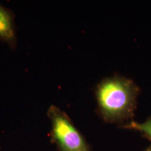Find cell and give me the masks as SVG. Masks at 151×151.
I'll return each mask as SVG.
<instances>
[{"mask_svg": "<svg viewBox=\"0 0 151 151\" xmlns=\"http://www.w3.org/2000/svg\"><path fill=\"white\" fill-rule=\"evenodd\" d=\"M139 88L133 81L122 77H112L97 86L96 97L99 114L108 122H118L133 116Z\"/></svg>", "mask_w": 151, "mask_h": 151, "instance_id": "6da1fadb", "label": "cell"}, {"mask_svg": "<svg viewBox=\"0 0 151 151\" xmlns=\"http://www.w3.org/2000/svg\"><path fill=\"white\" fill-rule=\"evenodd\" d=\"M47 115L51 123L50 140L58 151H92L67 113L56 106L51 105Z\"/></svg>", "mask_w": 151, "mask_h": 151, "instance_id": "7a4b0ae2", "label": "cell"}, {"mask_svg": "<svg viewBox=\"0 0 151 151\" xmlns=\"http://www.w3.org/2000/svg\"><path fill=\"white\" fill-rule=\"evenodd\" d=\"M0 40L11 48H16L17 38L14 23V15L9 9L0 4Z\"/></svg>", "mask_w": 151, "mask_h": 151, "instance_id": "3957f363", "label": "cell"}, {"mask_svg": "<svg viewBox=\"0 0 151 151\" xmlns=\"http://www.w3.org/2000/svg\"><path fill=\"white\" fill-rule=\"evenodd\" d=\"M124 127L141 132L142 134L151 141V118L143 122L132 121L124 125Z\"/></svg>", "mask_w": 151, "mask_h": 151, "instance_id": "277c9868", "label": "cell"}, {"mask_svg": "<svg viewBox=\"0 0 151 151\" xmlns=\"http://www.w3.org/2000/svg\"><path fill=\"white\" fill-rule=\"evenodd\" d=\"M146 151H151V146L146 149Z\"/></svg>", "mask_w": 151, "mask_h": 151, "instance_id": "5b68a950", "label": "cell"}]
</instances>
